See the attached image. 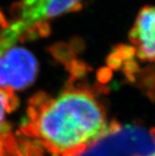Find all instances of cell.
<instances>
[{
  "instance_id": "obj_1",
  "label": "cell",
  "mask_w": 155,
  "mask_h": 156,
  "mask_svg": "<svg viewBox=\"0 0 155 156\" xmlns=\"http://www.w3.org/2000/svg\"><path fill=\"white\" fill-rule=\"evenodd\" d=\"M37 125L41 138L59 152L88 146L108 130L101 104L82 88L68 89L45 102Z\"/></svg>"
},
{
  "instance_id": "obj_2",
  "label": "cell",
  "mask_w": 155,
  "mask_h": 156,
  "mask_svg": "<svg viewBox=\"0 0 155 156\" xmlns=\"http://www.w3.org/2000/svg\"><path fill=\"white\" fill-rule=\"evenodd\" d=\"M86 0H20L12 7L9 29L18 40L49 33L50 23L63 14L78 11Z\"/></svg>"
},
{
  "instance_id": "obj_3",
  "label": "cell",
  "mask_w": 155,
  "mask_h": 156,
  "mask_svg": "<svg viewBox=\"0 0 155 156\" xmlns=\"http://www.w3.org/2000/svg\"><path fill=\"white\" fill-rule=\"evenodd\" d=\"M155 149V133L141 126H118L95 140L80 156H148Z\"/></svg>"
},
{
  "instance_id": "obj_4",
  "label": "cell",
  "mask_w": 155,
  "mask_h": 156,
  "mask_svg": "<svg viewBox=\"0 0 155 156\" xmlns=\"http://www.w3.org/2000/svg\"><path fill=\"white\" fill-rule=\"evenodd\" d=\"M37 68L29 51L11 46L0 55V87L9 91L27 87L34 81Z\"/></svg>"
},
{
  "instance_id": "obj_5",
  "label": "cell",
  "mask_w": 155,
  "mask_h": 156,
  "mask_svg": "<svg viewBox=\"0 0 155 156\" xmlns=\"http://www.w3.org/2000/svg\"><path fill=\"white\" fill-rule=\"evenodd\" d=\"M134 55L142 62L155 63V7L139 10L129 33Z\"/></svg>"
},
{
  "instance_id": "obj_6",
  "label": "cell",
  "mask_w": 155,
  "mask_h": 156,
  "mask_svg": "<svg viewBox=\"0 0 155 156\" xmlns=\"http://www.w3.org/2000/svg\"><path fill=\"white\" fill-rule=\"evenodd\" d=\"M12 94L11 91L0 87V124L4 121L6 113L12 105Z\"/></svg>"
},
{
  "instance_id": "obj_7",
  "label": "cell",
  "mask_w": 155,
  "mask_h": 156,
  "mask_svg": "<svg viewBox=\"0 0 155 156\" xmlns=\"http://www.w3.org/2000/svg\"><path fill=\"white\" fill-rule=\"evenodd\" d=\"M148 156H155V149H154V150H153V151H151Z\"/></svg>"
}]
</instances>
